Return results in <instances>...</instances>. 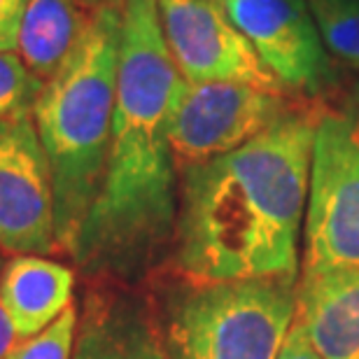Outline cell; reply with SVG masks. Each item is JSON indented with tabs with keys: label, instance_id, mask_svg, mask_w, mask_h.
I'll return each mask as SVG.
<instances>
[{
	"label": "cell",
	"instance_id": "cell-6",
	"mask_svg": "<svg viewBox=\"0 0 359 359\" xmlns=\"http://www.w3.org/2000/svg\"><path fill=\"white\" fill-rule=\"evenodd\" d=\"M287 112L283 91L245 82H184L170 119L177 173L248 145Z\"/></svg>",
	"mask_w": 359,
	"mask_h": 359
},
{
	"label": "cell",
	"instance_id": "cell-1",
	"mask_svg": "<svg viewBox=\"0 0 359 359\" xmlns=\"http://www.w3.org/2000/svg\"><path fill=\"white\" fill-rule=\"evenodd\" d=\"M121 45L103 182L70 257L89 278L135 280L175 241L180 182L170 119L182 75L154 0H119Z\"/></svg>",
	"mask_w": 359,
	"mask_h": 359
},
{
	"label": "cell",
	"instance_id": "cell-15",
	"mask_svg": "<svg viewBox=\"0 0 359 359\" xmlns=\"http://www.w3.org/2000/svg\"><path fill=\"white\" fill-rule=\"evenodd\" d=\"M77 327H80V315L75 306H70L59 320H54L42 332L21 339L7 359H73Z\"/></svg>",
	"mask_w": 359,
	"mask_h": 359
},
{
	"label": "cell",
	"instance_id": "cell-18",
	"mask_svg": "<svg viewBox=\"0 0 359 359\" xmlns=\"http://www.w3.org/2000/svg\"><path fill=\"white\" fill-rule=\"evenodd\" d=\"M278 359H325V355L313 346L308 334L301 329V325H297V320H294V327L290 329V334H287L285 346L280 350Z\"/></svg>",
	"mask_w": 359,
	"mask_h": 359
},
{
	"label": "cell",
	"instance_id": "cell-20",
	"mask_svg": "<svg viewBox=\"0 0 359 359\" xmlns=\"http://www.w3.org/2000/svg\"><path fill=\"white\" fill-rule=\"evenodd\" d=\"M357 100H359V84H357Z\"/></svg>",
	"mask_w": 359,
	"mask_h": 359
},
{
	"label": "cell",
	"instance_id": "cell-3",
	"mask_svg": "<svg viewBox=\"0 0 359 359\" xmlns=\"http://www.w3.org/2000/svg\"><path fill=\"white\" fill-rule=\"evenodd\" d=\"M119 45V0L98 5L80 45L45 82L33 105L52 173L56 241L68 255L103 182L117 103Z\"/></svg>",
	"mask_w": 359,
	"mask_h": 359
},
{
	"label": "cell",
	"instance_id": "cell-2",
	"mask_svg": "<svg viewBox=\"0 0 359 359\" xmlns=\"http://www.w3.org/2000/svg\"><path fill=\"white\" fill-rule=\"evenodd\" d=\"M318 119L290 110L248 145L180 173L173 245L187 280L299 283Z\"/></svg>",
	"mask_w": 359,
	"mask_h": 359
},
{
	"label": "cell",
	"instance_id": "cell-9",
	"mask_svg": "<svg viewBox=\"0 0 359 359\" xmlns=\"http://www.w3.org/2000/svg\"><path fill=\"white\" fill-rule=\"evenodd\" d=\"M222 5L280 87L308 96L327 87L329 52L306 0H222Z\"/></svg>",
	"mask_w": 359,
	"mask_h": 359
},
{
	"label": "cell",
	"instance_id": "cell-4",
	"mask_svg": "<svg viewBox=\"0 0 359 359\" xmlns=\"http://www.w3.org/2000/svg\"><path fill=\"white\" fill-rule=\"evenodd\" d=\"M299 283H191L163 304L168 359H278L297 320Z\"/></svg>",
	"mask_w": 359,
	"mask_h": 359
},
{
	"label": "cell",
	"instance_id": "cell-5",
	"mask_svg": "<svg viewBox=\"0 0 359 359\" xmlns=\"http://www.w3.org/2000/svg\"><path fill=\"white\" fill-rule=\"evenodd\" d=\"M359 269V117L320 112L301 245V278Z\"/></svg>",
	"mask_w": 359,
	"mask_h": 359
},
{
	"label": "cell",
	"instance_id": "cell-17",
	"mask_svg": "<svg viewBox=\"0 0 359 359\" xmlns=\"http://www.w3.org/2000/svg\"><path fill=\"white\" fill-rule=\"evenodd\" d=\"M31 0H0V52H14Z\"/></svg>",
	"mask_w": 359,
	"mask_h": 359
},
{
	"label": "cell",
	"instance_id": "cell-8",
	"mask_svg": "<svg viewBox=\"0 0 359 359\" xmlns=\"http://www.w3.org/2000/svg\"><path fill=\"white\" fill-rule=\"evenodd\" d=\"M163 40L184 82H245L283 91L222 0H154Z\"/></svg>",
	"mask_w": 359,
	"mask_h": 359
},
{
	"label": "cell",
	"instance_id": "cell-13",
	"mask_svg": "<svg viewBox=\"0 0 359 359\" xmlns=\"http://www.w3.org/2000/svg\"><path fill=\"white\" fill-rule=\"evenodd\" d=\"M98 7L84 0H31L19 31V56L26 68L47 82L80 45Z\"/></svg>",
	"mask_w": 359,
	"mask_h": 359
},
{
	"label": "cell",
	"instance_id": "cell-12",
	"mask_svg": "<svg viewBox=\"0 0 359 359\" xmlns=\"http://www.w3.org/2000/svg\"><path fill=\"white\" fill-rule=\"evenodd\" d=\"M0 290L19 341L42 332L73 306L75 273L40 255H12L3 266Z\"/></svg>",
	"mask_w": 359,
	"mask_h": 359
},
{
	"label": "cell",
	"instance_id": "cell-14",
	"mask_svg": "<svg viewBox=\"0 0 359 359\" xmlns=\"http://www.w3.org/2000/svg\"><path fill=\"white\" fill-rule=\"evenodd\" d=\"M325 42L336 59L359 68V0H306Z\"/></svg>",
	"mask_w": 359,
	"mask_h": 359
},
{
	"label": "cell",
	"instance_id": "cell-16",
	"mask_svg": "<svg viewBox=\"0 0 359 359\" xmlns=\"http://www.w3.org/2000/svg\"><path fill=\"white\" fill-rule=\"evenodd\" d=\"M42 87L17 52H0V117L33 112Z\"/></svg>",
	"mask_w": 359,
	"mask_h": 359
},
{
	"label": "cell",
	"instance_id": "cell-10",
	"mask_svg": "<svg viewBox=\"0 0 359 359\" xmlns=\"http://www.w3.org/2000/svg\"><path fill=\"white\" fill-rule=\"evenodd\" d=\"M297 325L325 359H359V269L299 278Z\"/></svg>",
	"mask_w": 359,
	"mask_h": 359
},
{
	"label": "cell",
	"instance_id": "cell-19",
	"mask_svg": "<svg viewBox=\"0 0 359 359\" xmlns=\"http://www.w3.org/2000/svg\"><path fill=\"white\" fill-rule=\"evenodd\" d=\"M3 250H0V280H3ZM19 343V334L12 325V318L7 313L5 299H3V290H0V359H7V355L12 353V348Z\"/></svg>",
	"mask_w": 359,
	"mask_h": 359
},
{
	"label": "cell",
	"instance_id": "cell-7",
	"mask_svg": "<svg viewBox=\"0 0 359 359\" xmlns=\"http://www.w3.org/2000/svg\"><path fill=\"white\" fill-rule=\"evenodd\" d=\"M0 250L40 257L61 250L52 173L33 112L0 117Z\"/></svg>",
	"mask_w": 359,
	"mask_h": 359
},
{
	"label": "cell",
	"instance_id": "cell-11",
	"mask_svg": "<svg viewBox=\"0 0 359 359\" xmlns=\"http://www.w3.org/2000/svg\"><path fill=\"white\" fill-rule=\"evenodd\" d=\"M73 359H168L161 329L138 301L91 297L77 327Z\"/></svg>",
	"mask_w": 359,
	"mask_h": 359
}]
</instances>
